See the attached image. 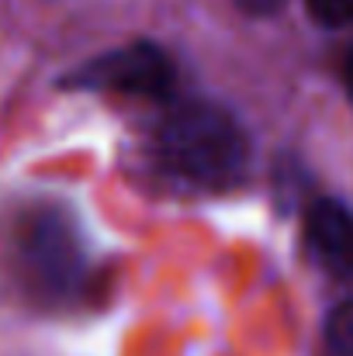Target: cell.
I'll return each mask as SVG.
<instances>
[{"label":"cell","mask_w":353,"mask_h":356,"mask_svg":"<svg viewBox=\"0 0 353 356\" xmlns=\"http://www.w3.org/2000/svg\"><path fill=\"white\" fill-rule=\"evenodd\" d=\"M249 135L215 101H170L149 131L156 173L194 194H229L249 173Z\"/></svg>","instance_id":"obj_1"},{"label":"cell","mask_w":353,"mask_h":356,"mask_svg":"<svg viewBox=\"0 0 353 356\" xmlns=\"http://www.w3.org/2000/svg\"><path fill=\"white\" fill-rule=\"evenodd\" d=\"M10 263L24 294L42 308H73L94 270L77 215L56 201L21 211L10 238Z\"/></svg>","instance_id":"obj_2"},{"label":"cell","mask_w":353,"mask_h":356,"mask_svg":"<svg viewBox=\"0 0 353 356\" xmlns=\"http://www.w3.org/2000/svg\"><path fill=\"white\" fill-rule=\"evenodd\" d=\"M59 87L84 90V94H125V97L170 104L177 90V66L163 45L149 38H135L59 76Z\"/></svg>","instance_id":"obj_3"},{"label":"cell","mask_w":353,"mask_h":356,"mask_svg":"<svg viewBox=\"0 0 353 356\" xmlns=\"http://www.w3.org/2000/svg\"><path fill=\"white\" fill-rule=\"evenodd\" d=\"M305 245L312 259L340 277H353V208L340 197H319L305 211Z\"/></svg>","instance_id":"obj_4"},{"label":"cell","mask_w":353,"mask_h":356,"mask_svg":"<svg viewBox=\"0 0 353 356\" xmlns=\"http://www.w3.org/2000/svg\"><path fill=\"white\" fill-rule=\"evenodd\" d=\"M326 346L333 356H353V298L340 301L326 318Z\"/></svg>","instance_id":"obj_5"},{"label":"cell","mask_w":353,"mask_h":356,"mask_svg":"<svg viewBox=\"0 0 353 356\" xmlns=\"http://www.w3.org/2000/svg\"><path fill=\"white\" fill-rule=\"evenodd\" d=\"M312 21H319L322 28H343L347 14H343V0H305Z\"/></svg>","instance_id":"obj_6"},{"label":"cell","mask_w":353,"mask_h":356,"mask_svg":"<svg viewBox=\"0 0 353 356\" xmlns=\"http://www.w3.org/2000/svg\"><path fill=\"white\" fill-rule=\"evenodd\" d=\"M284 3H288V0H235V7H239L242 14H249V17H270V14H277Z\"/></svg>","instance_id":"obj_7"},{"label":"cell","mask_w":353,"mask_h":356,"mask_svg":"<svg viewBox=\"0 0 353 356\" xmlns=\"http://www.w3.org/2000/svg\"><path fill=\"white\" fill-rule=\"evenodd\" d=\"M343 80H347V90H350V101H353V52L347 56V66H343Z\"/></svg>","instance_id":"obj_8"},{"label":"cell","mask_w":353,"mask_h":356,"mask_svg":"<svg viewBox=\"0 0 353 356\" xmlns=\"http://www.w3.org/2000/svg\"><path fill=\"white\" fill-rule=\"evenodd\" d=\"M343 14H347V24H353V0H343Z\"/></svg>","instance_id":"obj_9"}]
</instances>
